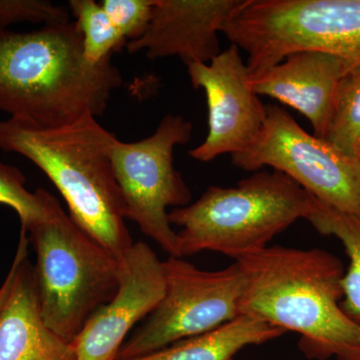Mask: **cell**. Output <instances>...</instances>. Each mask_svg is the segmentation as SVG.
I'll use <instances>...</instances> for the list:
<instances>
[{"instance_id": "cell-1", "label": "cell", "mask_w": 360, "mask_h": 360, "mask_svg": "<svg viewBox=\"0 0 360 360\" xmlns=\"http://www.w3.org/2000/svg\"><path fill=\"white\" fill-rule=\"evenodd\" d=\"M236 262L245 276L240 314L298 333L307 359L360 360V326L341 309L340 258L319 248L267 246Z\"/></svg>"}, {"instance_id": "cell-2", "label": "cell", "mask_w": 360, "mask_h": 360, "mask_svg": "<svg viewBox=\"0 0 360 360\" xmlns=\"http://www.w3.org/2000/svg\"><path fill=\"white\" fill-rule=\"evenodd\" d=\"M122 73L111 58H85L73 22L32 32H0V110L42 127L71 124L105 112Z\"/></svg>"}, {"instance_id": "cell-3", "label": "cell", "mask_w": 360, "mask_h": 360, "mask_svg": "<svg viewBox=\"0 0 360 360\" xmlns=\"http://www.w3.org/2000/svg\"><path fill=\"white\" fill-rule=\"evenodd\" d=\"M117 141L90 115L60 127H42L21 118L0 120V149L34 163L65 198L71 219L122 258L134 241L113 172Z\"/></svg>"}, {"instance_id": "cell-4", "label": "cell", "mask_w": 360, "mask_h": 360, "mask_svg": "<svg viewBox=\"0 0 360 360\" xmlns=\"http://www.w3.org/2000/svg\"><path fill=\"white\" fill-rule=\"evenodd\" d=\"M314 198L276 170H262L236 186H210L195 202L168 212L179 257L201 251L238 260L267 248L274 236L307 219Z\"/></svg>"}, {"instance_id": "cell-5", "label": "cell", "mask_w": 360, "mask_h": 360, "mask_svg": "<svg viewBox=\"0 0 360 360\" xmlns=\"http://www.w3.org/2000/svg\"><path fill=\"white\" fill-rule=\"evenodd\" d=\"M37 253L35 286L42 319L72 341L118 290L122 258L82 231L46 193V215L27 231Z\"/></svg>"}, {"instance_id": "cell-6", "label": "cell", "mask_w": 360, "mask_h": 360, "mask_svg": "<svg viewBox=\"0 0 360 360\" xmlns=\"http://www.w3.org/2000/svg\"><path fill=\"white\" fill-rule=\"evenodd\" d=\"M248 53L250 77L300 51L360 65V0H246L222 32Z\"/></svg>"}, {"instance_id": "cell-7", "label": "cell", "mask_w": 360, "mask_h": 360, "mask_svg": "<svg viewBox=\"0 0 360 360\" xmlns=\"http://www.w3.org/2000/svg\"><path fill=\"white\" fill-rule=\"evenodd\" d=\"M162 265L165 295L146 323L123 343L117 360L153 354L241 315L245 276L238 262L217 271L198 269L181 257H169Z\"/></svg>"}, {"instance_id": "cell-8", "label": "cell", "mask_w": 360, "mask_h": 360, "mask_svg": "<svg viewBox=\"0 0 360 360\" xmlns=\"http://www.w3.org/2000/svg\"><path fill=\"white\" fill-rule=\"evenodd\" d=\"M193 123L167 115L150 136L134 142L117 141L112 165L125 203V217L153 239L169 257H179L176 232L168 219L169 206L184 207L191 189L174 165V151L193 136Z\"/></svg>"}, {"instance_id": "cell-9", "label": "cell", "mask_w": 360, "mask_h": 360, "mask_svg": "<svg viewBox=\"0 0 360 360\" xmlns=\"http://www.w3.org/2000/svg\"><path fill=\"white\" fill-rule=\"evenodd\" d=\"M231 161L246 172L270 167L324 205L360 214V160L309 134L276 104L266 105V118L257 139L231 155Z\"/></svg>"}, {"instance_id": "cell-10", "label": "cell", "mask_w": 360, "mask_h": 360, "mask_svg": "<svg viewBox=\"0 0 360 360\" xmlns=\"http://www.w3.org/2000/svg\"><path fill=\"white\" fill-rule=\"evenodd\" d=\"M187 66L193 89H203L208 108V134L189 151L193 160L210 162L222 155L241 153L257 139L266 118V105L250 85V72L231 44L210 63Z\"/></svg>"}, {"instance_id": "cell-11", "label": "cell", "mask_w": 360, "mask_h": 360, "mask_svg": "<svg viewBox=\"0 0 360 360\" xmlns=\"http://www.w3.org/2000/svg\"><path fill=\"white\" fill-rule=\"evenodd\" d=\"M165 291L162 262L146 243H134L122 257L120 288L115 296L71 341L77 360H117L129 331L151 314Z\"/></svg>"}, {"instance_id": "cell-12", "label": "cell", "mask_w": 360, "mask_h": 360, "mask_svg": "<svg viewBox=\"0 0 360 360\" xmlns=\"http://www.w3.org/2000/svg\"><path fill=\"white\" fill-rule=\"evenodd\" d=\"M245 0H155L146 32L129 41V53L146 58L179 56L186 65L210 63L221 52L219 33Z\"/></svg>"}, {"instance_id": "cell-13", "label": "cell", "mask_w": 360, "mask_h": 360, "mask_svg": "<svg viewBox=\"0 0 360 360\" xmlns=\"http://www.w3.org/2000/svg\"><path fill=\"white\" fill-rule=\"evenodd\" d=\"M355 65L347 59L323 51L290 54L262 75L250 77L251 89L300 111L324 139L333 99L341 78Z\"/></svg>"}, {"instance_id": "cell-14", "label": "cell", "mask_w": 360, "mask_h": 360, "mask_svg": "<svg viewBox=\"0 0 360 360\" xmlns=\"http://www.w3.org/2000/svg\"><path fill=\"white\" fill-rule=\"evenodd\" d=\"M28 243L20 231L13 288L0 312V360H77L72 342L49 328L40 314Z\"/></svg>"}, {"instance_id": "cell-15", "label": "cell", "mask_w": 360, "mask_h": 360, "mask_svg": "<svg viewBox=\"0 0 360 360\" xmlns=\"http://www.w3.org/2000/svg\"><path fill=\"white\" fill-rule=\"evenodd\" d=\"M284 333L283 329L241 314L212 331L130 360H236L243 348L269 342Z\"/></svg>"}, {"instance_id": "cell-16", "label": "cell", "mask_w": 360, "mask_h": 360, "mask_svg": "<svg viewBox=\"0 0 360 360\" xmlns=\"http://www.w3.org/2000/svg\"><path fill=\"white\" fill-rule=\"evenodd\" d=\"M305 219L319 233L335 236L345 246L349 266L342 278L341 309L360 326V214L340 212L314 198Z\"/></svg>"}, {"instance_id": "cell-17", "label": "cell", "mask_w": 360, "mask_h": 360, "mask_svg": "<svg viewBox=\"0 0 360 360\" xmlns=\"http://www.w3.org/2000/svg\"><path fill=\"white\" fill-rule=\"evenodd\" d=\"M324 141L345 155L359 158L360 65L348 70L341 78L333 99Z\"/></svg>"}, {"instance_id": "cell-18", "label": "cell", "mask_w": 360, "mask_h": 360, "mask_svg": "<svg viewBox=\"0 0 360 360\" xmlns=\"http://www.w3.org/2000/svg\"><path fill=\"white\" fill-rule=\"evenodd\" d=\"M68 6L82 35L85 58L90 63H103L127 46V40L117 32L101 4L94 0H70Z\"/></svg>"}, {"instance_id": "cell-19", "label": "cell", "mask_w": 360, "mask_h": 360, "mask_svg": "<svg viewBox=\"0 0 360 360\" xmlns=\"http://www.w3.org/2000/svg\"><path fill=\"white\" fill-rule=\"evenodd\" d=\"M25 174L13 165L0 161V205L9 206L18 213L21 231H27L46 215V193L44 188L30 193L25 187Z\"/></svg>"}, {"instance_id": "cell-20", "label": "cell", "mask_w": 360, "mask_h": 360, "mask_svg": "<svg viewBox=\"0 0 360 360\" xmlns=\"http://www.w3.org/2000/svg\"><path fill=\"white\" fill-rule=\"evenodd\" d=\"M65 6L46 0H0V32L16 23H44V25L70 22Z\"/></svg>"}, {"instance_id": "cell-21", "label": "cell", "mask_w": 360, "mask_h": 360, "mask_svg": "<svg viewBox=\"0 0 360 360\" xmlns=\"http://www.w3.org/2000/svg\"><path fill=\"white\" fill-rule=\"evenodd\" d=\"M155 0H103L104 11L117 32L129 41L139 39L148 30Z\"/></svg>"}, {"instance_id": "cell-22", "label": "cell", "mask_w": 360, "mask_h": 360, "mask_svg": "<svg viewBox=\"0 0 360 360\" xmlns=\"http://www.w3.org/2000/svg\"><path fill=\"white\" fill-rule=\"evenodd\" d=\"M14 274H15V266H14L13 264L8 274H7L6 281H4L1 288H0V312H1L2 309H4L7 298H8L9 293H11V288H13Z\"/></svg>"}, {"instance_id": "cell-23", "label": "cell", "mask_w": 360, "mask_h": 360, "mask_svg": "<svg viewBox=\"0 0 360 360\" xmlns=\"http://www.w3.org/2000/svg\"><path fill=\"white\" fill-rule=\"evenodd\" d=\"M359 158L360 160V142H359Z\"/></svg>"}]
</instances>
